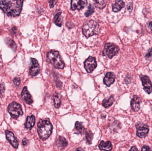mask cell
Instances as JSON below:
<instances>
[{
    "label": "cell",
    "instance_id": "6da1fadb",
    "mask_svg": "<svg viewBox=\"0 0 152 151\" xmlns=\"http://www.w3.org/2000/svg\"><path fill=\"white\" fill-rule=\"evenodd\" d=\"M23 1H0V9L9 16H16L22 10Z\"/></svg>",
    "mask_w": 152,
    "mask_h": 151
},
{
    "label": "cell",
    "instance_id": "7a4b0ae2",
    "mask_svg": "<svg viewBox=\"0 0 152 151\" xmlns=\"http://www.w3.org/2000/svg\"><path fill=\"white\" fill-rule=\"evenodd\" d=\"M53 126L49 119H41L37 125V131L40 138L42 140L48 138L52 132Z\"/></svg>",
    "mask_w": 152,
    "mask_h": 151
},
{
    "label": "cell",
    "instance_id": "3957f363",
    "mask_svg": "<svg viewBox=\"0 0 152 151\" xmlns=\"http://www.w3.org/2000/svg\"><path fill=\"white\" fill-rule=\"evenodd\" d=\"M47 60L55 68L63 69L65 63L58 51L52 50L47 53Z\"/></svg>",
    "mask_w": 152,
    "mask_h": 151
},
{
    "label": "cell",
    "instance_id": "277c9868",
    "mask_svg": "<svg viewBox=\"0 0 152 151\" xmlns=\"http://www.w3.org/2000/svg\"><path fill=\"white\" fill-rule=\"evenodd\" d=\"M99 26L98 23L93 21L89 20L84 23L82 27L83 34L86 38L98 34Z\"/></svg>",
    "mask_w": 152,
    "mask_h": 151
},
{
    "label": "cell",
    "instance_id": "5b68a950",
    "mask_svg": "<svg viewBox=\"0 0 152 151\" xmlns=\"http://www.w3.org/2000/svg\"><path fill=\"white\" fill-rule=\"evenodd\" d=\"M8 111L11 117L14 119H17L23 114L21 105L15 101L9 105L8 108Z\"/></svg>",
    "mask_w": 152,
    "mask_h": 151
},
{
    "label": "cell",
    "instance_id": "8992f818",
    "mask_svg": "<svg viewBox=\"0 0 152 151\" xmlns=\"http://www.w3.org/2000/svg\"><path fill=\"white\" fill-rule=\"evenodd\" d=\"M119 51V48L116 45L112 43H107L106 44L103 51V55L107 56L111 59L116 55Z\"/></svg>",
    "mask_w": 152,
    "mask_h": 151
},
{
    "label": "cell",
    "instance_id": "52a82bcc",
    "mask_svg": "<svg viewBox=\"0 0 152 151\" xmlns=\"http://www.w3.org/2000/svg\"><path fill=\"white\" fill-rule=\"evenodd\" d=\"M84 66L87 72L91 73L97 67V63L95 57L89 56L84 62Z\"/></svg>",
    "mask_w": 152,
    "mask_h": 151
},
{
    "label": "cell",
    "instance_id": "ba28073f",
    "mask_svg": "<svg viewBox=\"0 0 152 151\" xmlns=\"http://www.w3.org/2000/svg\"><path fill=\"white\" fill-rule=\"evenodd\" d=\"M140 77L142 82L144 90L147 93L150 94L152 92V84L149 77L142 74L140 75Z\"/></svg>",
    "mask_w": 152,
    "mask_h": 151
},
{
    "label": "cell",
    "instance_id": "9c48e42d",
    "mask_svg": "<svg viewBox=\"0 0 152 151\" xmlns=\"http://www.w3.org/2000/svg\"><path fill=\"white\" fill-rule=\"evenodd\" d=\"M31 66L29 69V73L32 76H35L39 74L40 71V67L38 61L34 58L31 59Z\"/></svg>",
    "mask_w": 152,
    "mask_h": 151
},
{
    "label": "cell",
    "instance_id": "30bf717a",
    "mask_svg": "<svg viewBox=\"0 0 152 151\" xmlns=\"http://www.w3.org/2000/svg\"><path fill=\"white\" fill-rule=\"evenodd\" d=\"M137 128V135L141 138H145L149 131V128L147 125L143 124H138L136 125Z\"/></svg>",
    "mask_w": 152,
    "mask_h": 151
},
{
    "label": "cell",
    "instance_id": "8fae6325",
    "mask_svg": "<svg viewBox=\"0 0 152 151\" xmlns=\"http://www.w3.org/2000/svg\"><path fill=\"white\" fill-rule=\"evenodd\" d=\"M87 1L86 0H73L71 1V9L81 10L86 6Z\"/></svg>",
    "mask_w": 152,
    "mask_h": 151
},
{
    "label": "cell",
    "instance_id": "7c38bea8",
    "mask_svg": "<svg viewBox=\"0 0 152 151\" xmlns=\"http://www.w3.org/2000/svg\"><path fill=\"white\" fill-rule=\"evenodd\" d=\"M6 137L7 139L11 145L15 148H17L18 146V142L16 138L13 133L8 130L6 131Z\"/></svg>",
    "mask_w": 152,
    "mask_h": 151
},
{
    "label": "cell",
    "instance_id": "4fadbf2b",
    "mask_svg": "<svg viewBox=\"0 0 152 151\" xmlns=\"http://www.w3.org/2000/svg\"><path fill=\"white\" fill-rule=\"evenodd\" d=\"M141 102V100L140 99L139 97H138L137 95L133 96L131 101V106L132 109L134 111L137 112L140 110Z\"/></svg>",
    "mask_w": 152,
    "mask_h": 151
},
{
    "label": "cell",
    "instance_id": "5bb4252c",
    "mask_svg": "<svg viewBox=\"0 0 152 151\" xmlns=\"http://www.w3.org/2000/svg\"><path fill=\"white\" fill-rule=\"evenodd\" d=\"M115 79V75L113 73L108 72L104 78L103 81L104 83L107 86H110L113 82H114Z\"/></svg>",
    "mask_w": 152,
    "mask_h": 151
},
{
    "label": "cell",
    "instance_id": "9a60e30c",
    "mask_svg": "<svg viewBox=\"0 0 152 151\" xmlns=\"http://www.w3.org/2000/svg\"><path fill=\"white\" fill-rule=\"evenodd\" d=\"M21 97L24 100V101L27 104H31L33 102V99L32 96L29 92L26 87H25L23 88V91L21 92Z\"/></svg>",
    "mask_w": 152,
    "mask_h": 151
},
{
    "label": "cell",
    "instance_id": "2e32d148",
    "mask_svg": "<svg viewBox=\"0 0 152 151\" xmlns=\"http://www.w3.org/2000/svg\"><path fill=\"white\" fill-rule=\"evenodd\" d=\"M99 147L101 150H105L106 151H110L112 149V145L110 141H101L99 145Z\"/></svg>",
    "mask_w": 152,
    "mask_h": 151
},
{
    "label": "cell",
    "instance_id": "e0dca14e",
    "mask_svg": "<svg viewBox=\"0 0 152 151\" xmlns=\"http://www.w3.org/2000/svg\"><path fill=\"white\" fill-rule=\"evenodd\" d=\"M35 123V118L34 115H32L28 116L27 118L26 123H25V127L26 128H31L34 125Z\"/></svg>",
    "mask_w": 152,
    "mask_h": 151
},
{
    "label": "cell",
    "instance_id": "ac0fdd59",
    "mask_svg": "<svg viewBox=\"0 0 152 151\" xmlns=\"http://www.w3.org/2000/svg\"><path fill=\"white\" fill-rule=\"evenodd\" d=\"M125 6V3L122 1H115V3L112 5L113 11L114 12H118L120 11Z\"/></svg>",
    "mask_w": 152,
    "mask_h": 151
},
{
    "label": "cell",
    "instance_id": "d6986e66",
    "mask_svg": "<svg viewBox=\"0 0 152 151\" xmlns=\"http://www.w3.org/2000/svg\"><path fill=\"white\" fill-rule=\"evenodd\" d=\"M54 22L56 25L59 27H61L62 26V22H63V18L61 16V13H57L54 16Z\"/></svg>",
    "mask_w": 152,
    "mask_h": 151
},
{
    "label": "cell",
    "instance_id": "ffe728a7",
    "mask_svg": "<svg viewBox=\"0 0 152 151\" xmlns=\"http://www.w3.org/2000/svg\"><path fill=\"white\" fill-rule=\"evenodd\" d=\"M75 128L76 130L77 133H80V134H82L86 132V129L81 122H78V121L76 122Z\"/></svg>",
    "mask_w": 152,
    "mask_h": 151
},
{
    "label": "cell",
    "instance_id": "44dd1931",
    "mask_svg": "<svg viewBox=\"0 0 152 151\" xmlns=\"http://www.w3.org/2000/svg\"><path fill=\"white\" fill-rule=\"evenodd\" d=\"M5 42H6V45L9 47H11L13 50L14 51L16 50V48H17L16 44L13 40L10 38H6L5 39Z\"/></svg>",
    "mask_w": 152,
    "mask_h": 151
},
{
    "label": "cell",
    "instance_id": "7402d4cb",
    "mask_svg": "<svg viewBox=\"0 0 152 151\" xmlns=\"http://www.w3.org/2000/svg\"><path fill=\"white\" fill-rule=\"evenodd\" d=\"M114 99L113 96H110V98L108 99H105L102 102V105L105 108H108L113 103Z\"/></svg>",
    "mask_w": 152,
    "mask_h": 151
},
{
    "label": "cell",
    "instance_id": "603a6c76",
    "mask_svg": "<svg viewBox=\"0 0 152 151\" xmlns=\"http://www.w3.org/2000/svg\"><path fill=\"white\" fill-rule=\"evenodd\" d=\"M85 134H86V143L88 145L91 144L93 138V133L90 131L86 130Z\"/></svg>",
    "mask_w": 152,
    "mask_h": 151
},
{
    "label": "cell",
    "instance_id": "cb8c5ba5",
    "mask_svg": "<svg viewBox=\"0 0 152 151\" xmlns=\"http://www.w3.org/2000/svg\"><path fill=\"white\" fill-rule=\"evenodd\" d=\"M53 99H54V106L56 108H59L61 104V101L60 99L59 98V95L57 94H55L53 96Z\"/></svg>",
    "mask_w": 152,
    "mask_h": 151
},
{
    "label": "cell",
    "instance_id": "d4e9b609",
    "mask_svg": "<svg viewBox=\"0 0 152 151\" xmlns=\"http://www.w3.org/2000/svg\"><path fill=\"white\" fill-rule=\"evenodd\" d=\"M58 144L60 147L62 148H64L67 145L68 142L64 137L60 136L58 140Z\"/></svg>",
    "mask_w": 152,
    "mask_h": 151
},
{
    "label": "cell",
    "instance_id": "484cf974",
    "mask_svg": "<svg viewBox=\"0 0 152 151\" xmlns=\"http://www.w3.org/2000/svg\"><path fill=\"white\" fill-rule=\"evenodd\" d=\"M95 5L97 8L99 9H103L106 5V1H95Z\"/></svg>",
    "mask_w": 152,
    "mask_h": 151
},
{
    "label": "cell",
    "instance_id": "4316f807",
    "mask_svg": "<svg viewBox=\"0 0 152 151\" xmlns=\"http://www.w3.org/2000/svg\"><path fill=\"white\" fill-rule=\"evenodd\" d=\"M94 12V8L93 6L91 4H90L88 6L87 11L85 13V16L87 17H88L93 14Z\"/></svg>",
    "mask_w": 152,
    "mask_h": 151
},
{
    "label": "cell",
    "instance_id": "83f0119b",
    "mask_svg": "<svg viewBox=\"0 0 152 151\" xmlns=\"http://www.w3.org/2000/svg\"><path fill=\"white\" fill-rule=\"evenodd\" d=\"M5 91V86L4 83L0 84V97L4 96Z\"/></svg>",
    "mask_w": 152,
    "mask_h": 151
},
{
    "label": "cell",
    "instance_id": "f1b7e54d",
    "mask_svg": "<svg viewBox=\"0 0 152 151\" xmlns=\"http://www.w3.org/2000/svg\"><path fill=\"white\" fill-rule=\"evenodd\" d=\"M21 79L19 78H14V83L16 86H19L21 84Z\"/></svg>",
    "mask_w": 152,
    "mask_h": 151
},
{
    "label": "cell",
    "instance_id": "f546056e",
    "mask_svg": "<svg viewBox=\"0 0 152 151\" xmlns=\"http://www.w3.org/2000/svg\"><path fill=\"white\" fill-rule=\"evenodd\" d=\"M142 151H151V148L148 146L144 145L142 147Z\"/></svg>",
    "mask_w": 152,
    "mask_h": 151
},
{
    "label": "cell",
    "instance_id": "4dcf8cb0",
    "mask_svg": "<svg viewBox=\"0 0 152 151\" xmlns=\"http://www.w3.org/2000/svg\"><path fill=\"white\" fill-rule=\"evenodd\" d=\"M151 56H152V48L149 49V51H148V52L146 55V57L147 58H150Z\"/></svg>",
    "mask_w": 152,
    "mask_h": 151
},
{
    "label": "cell",
    "instance_id": "1f68e13d",
    "mask_svg": "<svg viewBox=\"0 0 152 151\" xmlns=\"http://www.w3.org/2000/svg\"><path fill=\"white\" fill-rule=\"evenodd\" d=\"M49 6H50V8H52L54 7V5H55L56 3V1H49Z\"/></svg>",
    "mask_w": 152,
    "mask_h": 151
},
{
    "label": "cell",
    "instance_id": "d6a6232c",
    "mask_svg": "<svg viewBox=\"0 0 152 151\" xmlns=\"http://www.w3.org/2000/svg\"><path fill=\"white\" fill-rule=\"evenodd\" d=\"M29 140H28L26 138L23 139V140H22V144L24 145H27L28 144Z\"/></svg>",
    "mask_w": 152,
    "mask_h": 151
},
{
    "label": "cell",
    "instance_id": "836d02e7",
    "mask_svg": "<svg viewBox=\"0 0 152 151\" xmlns=\"http://www.w3.org/2000/svg\"><path fill=\"white\" fill-rule=\"evenodd\" d=\"M127 9L129 11H132V9H133V5L132 3H129L128 4L127 6Z\"/></svg>",
    "mask_w": 152,
    "mask_h": 151
},
{
    "label": "cell",
    "instance_id": "e575fe53",
    "mask_svg": "<svg viewBox=\"0 0 152 151\" xmlns=\"http://www.w3.org/2000/svg\"><path fill=\"white\" fill-rule=\"evenodd\" d=\"M129 151H138V148L136 147L133 146L131 147V149H130Z\"/></svg>",
    "mask_w": 152,
    "mask_h": 151
},
{
    "label": "cell",
    "instance_id": "d590c367",
    "mask_svg": "<svg viewBox=\"0 0 152 151\" xmlns=\"http://www.w3.org/2000/svg\"><path fill=\"white\" fill-rule=\"evenodd\" d=\"M16 31H17V29H16V27H14L12 28V33L14 34H15L16 33Z\"/></svg>",
    "mask_w": 152,
    "mask_h": 151
},
{
    "label": "cell",
    "instance_id": "8d00e7d4",
    "mask_svg": "<svg viewBox=\"0 0 152 151\" xmlns=\"http://www.w3.org/2000/svg\"><path fill=\"white\" fill-rule=\"evenodd\" d=\"M148 27H149L151 32H152V22H149V24H148Z\"/></svg>",
    "mask_w": 152,
    "mask_h": 151
},
{
    "label": "cell",
    "instance_id": "74e56055",
    "mask_svg": "<svg viewBox=\"0 0 152 151\" xmlns=\"http://www.w3.org/2000/svg\"><path fill=\"white\" fill-rule=\"evenodd\" d=\"M75 151H84V150L81 147H78L76 149Z\"/></svg>",
    "mask_w": 152,
    "mask_h": 151
}]
</instances>
